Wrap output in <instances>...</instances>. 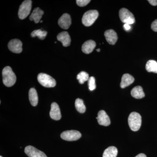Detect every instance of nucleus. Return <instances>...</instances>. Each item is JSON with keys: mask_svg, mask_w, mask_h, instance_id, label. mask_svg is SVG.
Here are the masks:
<instances>
[{"mask_svg": "<svg viewBox=\"0 0 157 157\" xmlns=\"http://www.w3.org/2000/svg\"><path fill=\"white\" fill-rule=\"evenodd\" d=\"M3 82L7 87L13 86L16 81V76L10 67H6L2 71Z\"/></svg>", "mask_w": 157, "mask_h": 157, "instance_id": "nucleus-1", "label": "nucleus"}, {"mask_svg": "<svg viewBox=\"0 0 157 157\" xmlns=\"http://www.w3.org/2000/svg\"><path fill=\"white\" fill-rule=\"evenodd\" d=\"M128 122L131 130L134 132H137L141 126L142 122L141 116L137 112H132L129 116Z\"/></svg>", "mask_w": 157, "mask_h": 157, "instance_id": "nucleus-2", "label": "nucleus"}, {"mask_svg": "<svg viewBox=\"0 0 157 157\" xmlns=\"http://www.w3.org/2000/svg\"><path fill=\"white\" fill-rule=\"evenodd\" d=\"M99 16V13L97 10H90L83 14L82 19V24L85 26L89 27L92 25Z\"/></svg>", "mask_w": 157, "mask_h": 157, "instance_id": "nucleus-3", "label": "nucleus"}, {"mask_svg": "<svg viewBox=\"0 0 157 157\" xmlns=\"http://www.w3.org/2000/svg\"><path fill=\"white\" fill-rule=\"evenodd\" d=\"M37 78L39 83L44 87H53L56 85L55 79L45 73H39Z\"/></svg>", "mask_w": 157, "mask_h": 157, "instance_id": "nucleus-4", "label": "nucleus"}, {"mask_svg": "<svg viewBox=\"0 0 157 157\" xmlns=\"http://www.w3.org/2000/svg\"><path fill=\"white\" fill-rule=\"evenodd\" d=\"M32 1L26 0L20 6L18 10V17L20 19H25L29 16L32 9Z\"/></svg>", "mask_w": 157, "mask_h": 157, "instance_id": "nucleus-5", "label": "nucleus"}, {"mask_svg": "<svg viewBox=\"0 0 157 157\" xmlns=\"http://www.w3.org/2000/svg\"><path fill=\"white\" fill-rule=\"evenodd\" d=\"M119 17L122 22L129 25L133 24L135 20L134 15L131 11L125 8L121 9L119 11Z\"/></svg>", "mask_w": 157, "mask_h": 157, "instance_id": "nucleus-6", "label": "nucleus"}, {"mask_svg": "<svg viewBox=\"0 0 157 157\" xmlns=\"http://www.w3.org/2000/svg\"><path fill=\"white\" fill-rule=\"evenodd\" d=\"M81 137V133L75 130L65 131L61 134V137L62 139L69 141L78 140Z\"/></svg>", "mask_w": 157, "mask_h": 157, "instance_id": "nucleus-7", "label": "nucleus"}, {"mask_svg": "<svg viewBox=\"0 0 157 157\" xmlns=\"http://www.w3.org/2000/svg\"><path fill=\"white\" fill-rule=\"evenodd\" d=\"M8 48L12 52L20 53L22 51V43L19 39H12L8 44Z\"/></svg>", "mask_w": 157, "mask_h": 157, "instance_id": "nucleus-8", "label": "nucleus"}, {"mask_svg": "<svg viewBox=\"0 0 157 157\" xmlns=\"http://www.w3.org/2000/svg\"><path fill=\"white\" fill-rule=\"evenodd\" d=\"M25 152L29 157H47L44 152L31 145L25 147Z\"/></svg>", "mask_w": 157, "mask_h": 157, "instance_id": "nucleus-9", "label": "nucleus"}, {"mask_svg": "<svg viewBox=\"0 0 157 157\" xmlns=\"http://www.w3.org/2000/svg\"><path fill=\"white\" fill-rule=\"evenodd\" d=\"M97 119L98 123L101 125L108 126L110 124V121L109 116L104 110H100L98 112Z\"/></svg>", "mask_w": 157, "mask_h": 157, "instance_id": "nucleus-10", "label": "nucleus"}, {"mask_svg": "<svg viewBox=\"0 0 157 157\" xmlns=\"http://www.w3.org/2000/svg\"><path fill=\"white\" fill-rule=\"evenodd\" d=\"M58 24L61 28L67 29L71 24V18L70 14L65 13L60 17Z\"/></svg>", "mask_w": 157, "mask_h": 157, "instance_id": "nucleus-11", "label": "nucleus"}, {"mask_svg": "<svg viewBox=\"0 0 157 157\" xmlns=\"http://www.w3.org/2000/svg\"><path fill=\"white\" fill-rule=\"evenodd\" d=\"M50 116L52 119L56 121L59 120L61 118V113L59 107L55 102L52 103L51 104Z\"/></svg>", "mask_w": 157, "mask_h": 157, "instance_id": "nucleus-12", "label": "nucleus"}, {"mask_svg": "<svg viewBox=\"0 0 157 157\" xmlns=\"http://www.w3.org/2000/svg\"><path fill=\"white\" fill-rule=\"evenodd\" d=\"M104 36L107 42L110 45H114L117 41V34L113 30L109 29L106 31L104 33Z\"/></svg>", "mask_w": 157, "mask_h": 157, "instance_id": "nucleus-13", "label": "nucleus"}, {"mask_svg": "<svg viewBox=\"0 0 157 157\" xmlns=\"http://www.w3.org/2000/svg\"><path fill=\"white\" fill-rule=\"evenodd\" d=\"M58 41L62 42L63 46L67 47L70 45L71 38L67 32H63L60 33L57 37Z\"/></svg>", "mask_w": 157, "mask_h": 157, "instance_id": "nucleus-14", "label": "nucleus"}, {"mask_svg": "<svg viewBox=\"0 0 157 157\" xmlns=\"http://www.w3.org/2000/svg\"><path fill=\"white\" fill-rule=\"evenodd\" d=\"M96 46V43L94 41L92 40H88L82 45V50L84 53L88 54L92 52Z\"/></svg>", "mask_w": 157, "mask_h": 157, "instance_id": "nucleus-15", "label": "nucleus"}, {"mask_svg": "<svg viewBox=\"0 0 157 157\" xmlns=\"http://www.w3.org/2000/svg\"><path fill=\"white\" fill-rule=\"evenodd\" d=\"M44 14V11L41 10L40 8H37L34 9L32 12L29 19L31 21H34L36 23H38L40 21L42 16Z\"/></svg>", "mask_w": 157, "mask_h": 157, "instance_id": "nucleus-16", "label": "nucleus"}, {"mask_svg": "<svg viewBox=\"0 0 157 157\" xmlns=\"http://www.w3.org/2000/svg\"><path fill=\"white\" fill-rule=\"evenodd\" d=\"M134 81L135 78L132 75L128 73L124 74L122 77L120 85L121 87V88H124L133 83Z\"/></svg>", "mask_w": 157, "mask_h": 157, "instance_id": "nucleus-17", "label": "nucleus"}, {"mask_svg": "<svg viewBox=\"0 0 157 157\" xmlns=\"http://www.w3.org/2000/svg\"><path fill=\"white\" fill-rule=\"evenodd\" d=\"M29 100L32 106L36 107L38 103V96L36 90L32 88L29 91Z\"/></svg>", "mask_w": 157, "mask_h": 157, "instance_id": "nucleus-18", "label": "nucleus"}, {"mask_svg": "<svg viewBox=\"0 0 157 157\" xmlns=\"http://www.w3.org/2000/svg\"><path fill=\"white\" fill-rule=\"evenodd\" d=\"M131 95L133 98L136 99H141L145 96L143 88L139 86H135L131 91Z\"/></svg>", "mask_w": 157, "mask_h": 157, "instance_id": "nucleus-19", "label": "nucleus"}, {"mask_svg": "<svg viewBox=\"0 0 157 157\" xmlns=\"http://www.w3.org/2000/svg\"><path fill=\"white\" fill-rule=\"evenodd\" d=\"M117 153V148L115 147L110 146L104 151L103 157H116Z\"/></svg>", "mask_w": 157, "mask_h": 157, "instance_id": "nucleus-20", "label": "nucleus"}, {"mask_svg": "<svg viewBox=\"0 0 157 157\" xmlns=\"http://www.w3.org/2000/svg\"><path fill=\"white\" fill-rule=\"evenodd\" d=\"M146 69L148 72L157 73V62L153 60H150L147 63Z\"/></svg>", "mask_w": 157, "mask_h": 157, "instance_id": "nucleus-21", "label": "nucleus"}, {"mask_svg": "<svg viewBox=\"0 0 157 157\" xmlns=\"http://www.w3.org/2000/svg\"><path fill=\"white\" fill-rule=\"evenodd\" d=\"M75 107L76 110L80 113H84L86 109L83 101L79 98L76 99L75 101Z\"/></svg>", "mask_w": 157, "mask_h": 157, "instance_id": "nucleus-22", "label": "nucleus"}, {"mask_svg": "<svg viewBox=\"0 0 157 157\" xmlns=\"http://www.w3.org/2000/svg\"><path fill=\"white\" fill-rule=\"evenodd\" d=\"M47 35V32L45 31H42L41 29L36 30L33 31L31 33V36L34 37H38L39 39L43 40L45 39Z\"/></svg>", "mask_w": 157, "mask_h": 157, "instance_id": "nucleus-23", "label": "nucleus"}, {"mask_svg": "<svg viewBox=\"0 0 157 157\" xmlns=\"http://www.w3.org/2000/svg\"><path fill=\"white\" fill-rule=\"evenodd\" d=\"M89 75L84 71H82L78 73L77 76V79L80 84H83L85 82L87 81L89 79Z\"/></svg>", "mask_w": 157, "mask_h": 157, "instance_id": "nucleus-24", "label": "nucleus"}, {"mask_svg": "<svg viewBox=\"0 0 157 157\" xmlns=\"http://www.w3.org/2000/svg\"><path fill=\"white\" fill-rule=\"evenodd\" d=\"M89 89L90 91H93L96 88L95 78L93 76L90 77L88 80Z\"/></svg>", "mask_w": 157, "mask_h": 157, "instance_id": "nucleus-25", "label": "nucleus"}, {"mask_svg": "<svg viewBox=\"0 0 157 157\" xmlns=\"http://www.w3.org/2000/svg\"><path fill=\"white\" fill-rule=\"evenodd\" d=\"M76 4L79 7H84L87 6L88 4L90 2V0H77L76 1Z\"/></svg>", "mask_w": 157, "mask_h": 157, "instance_id": "nucleus-26", "label": "nucleus"}, {"mask_svg": "<svg viewBox=\"0 0 157 157\" xmlns=\"http://www.w3.org/2000/svg\"><path fill=\"white\" fill-rule=\"evenodd\" d=\"M151 28L153 31L157 32V19H156L152 23Z\"/></svg>", "mask_w": 157, "mask_h": 157, "instance_id": "nucleus-27", "label": "nucleus"}, {"mask_svg": "<svg viewBox=\"0 0 157 157\" xmlns=\"http://www.w3.org/2000/svg\"><path fill=\"white\" fill-rule=\"evenodd\" d=\"M124 28L125 30L128 32V31L131 30V29H132V27H131V25L128 24H124Z\"/></svg>", "mask_w": 157, "mask_h": 157, "instance_id": "nucleus-28", "label": "nucleus"}, {"mask_svg": "<svg viewBox=\"0 0 157 157\" xmlns=\"http://www.w3.org/2000/svg\"><path fill=\"white\" fill-rule=\"evenodd\" d=\"M148 2L152 6H157V0H149V1H148Z\"/></svg>", "mask_w": 157, "mask_h": 157, "instance_id": "nucleus-29", "label": "nucleus"}, {"mask_svg": "<svg viewBox=\"0 0 157 157\" xmlns=\"http://www.w3.org/2000/svg\"><path fill=\"white\" fill-rule=\"evenodd\" d=\"M135 157H147L146 155L143 153L139 154Z\"/></svg>", "mask_w": 157, "mask_h": 157, "instance_id": "nucleus-30", "label": "nucleus"}, {"mask_svg": "<svg viewBox=\"0 0 157 157\" xmlns=\"http://www.w3.org/2000/svg\"><path fill=\"white\" fill-rule=\"evenodd\" d=\"M97 51L98 52H99L101 51V49H100V48H98V49H97Z\"/></svg>", "mask_w": 157, "mask_h": 157, "instance_id": "nucleus-31", "label": "nucleus"}, {"mask_svg": "<svg viewBox=\"0 0 157 157\" xmlns=\"http://www.w3.org/2000/svg\"><path fill=\"white\" fill-rule=\"evenodd\" d=\"M40 22H42V21H40Z\"/></svg>", "mask_w": 157, "mask_h": 157, "instance_id": "nucleus-32", "label": "nucleus"}, {"mask_svg": "<svg viewBox=\"0 0 157 157\" xmlns=\"http://www.w3.org/2000/svg\"><path fill=\"white\" fill-rule=\"evenodd\" d=\"M0 157H2V156H0Z\"/></svg>", "mask_w": 157, "mask_h": 157, "instance_id": "nucleus-33", "label": "nucleus"}]
</instances>
